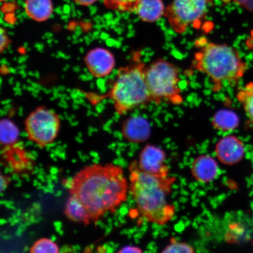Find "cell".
Here are the masks:
<instances>
[{"mask_svg": "<svg viewBox=\"0 0 253 253\" xmlns=\"http://www.w3.org/2000/svg\"><path fill=\"white\" fill-rule=\"evenodd\" d=\"M129 188L123 167L94 164L77 173L69 191L82 202L92 222H96L107 211L116 213L117 208L128 200Z\"/></svg>", "mask_w": 253, "mask_h": 253, "instance_id": "obj_1", "label": "cell"}, {"mask_svg": "<svg viewBox=\"0 0 253 253\" xmlns=\"http://www.w3.org/2000/svg\"><path fill=\"white\" fill-rule=\"evenodd\" d=\"M129 195L142 218L147 222L160 226L169 223L176 213L175 206L169 199L175 177L145 172L135 161L129 166Z\"/></svg>", "mask_w": 253, "mask_h": 253, "instance_id": "obj_2", "label": "cell"}, {"mask_svg": "<svg viewBox=\"0 0 253 253\" xmlns=\"http://www.w3.org/2000/svg\"><path fill=\"white\" fill-rule=\"evenodd\" d=\"M196 43L199 50L195 55L194 67L211 79L214 91H219L224 84H236L244 76L248 65L235 47L204 39L197 40Z\"/></svg>", "mask_w": 253, "mask_h": 253, "instance_id": "obj_3", "label": "cell"}, {"mask_svg": "<svg viewBox=\"0 0 253 253\" xmlns=\"http://www.w3.org/2000/svg\"><path fill=\"white\" fill-rule=\"evenodd\" d=\"M132 56L131 62L119 68L115 81L107 94L120 116L152 102L145 78L147 66L142 61L140 52H135Z\"/></svg>", "mask_w": 253, "mask_h": 253, "instance_id": "obj_4", "label": "cell"}, {"mask_svg": "<svg viewBox=\"0 0 253 253\" xmlns=\"http://www.w3.org/2000/svg\"><path fill=\"white\" fill-rule=\"evenodd\" d=\"M145 78L152 102L175 105L183 103L179 70L172 63L158 59L146 66Z\"/></svg>", "mask_w": 253, "mask_h": 253, "instance_id": "obj_5", "label": "cell"}, {"mask_svg": "<svg viewBox=\"0 0 253 253\" xmlns=\"http://www.w3.org/2000/svg\"><path fill=\"white\" fill-rule=\"evenodd\" d=\"M61 126V118L55 111L40 106L32 112L25 121V129L30 140L43 148L54 142Z\"/></svg>", "mask_w": 253, "mask_h": 253, "instance_id": "obj_6", "label": "cell"}, {"mask_svg": "<svg viewBox=\"0 0 253 253\" xmlns=\"http://www.w3.org/2000/svg\"><path fill=\"white\" fill-rule=\"evenodd\" d=\"M211 2V0H173L164 15L176 33L183 34L189 27L200 23Z\"/></svg>", "mask_w": 253, "mask_h": 253, "instance_id": "obj_7", "label": "cell"}, {"mask_svg": "<svg viewBox=\"0 0 253 253\" xmlns=\"http://www.w3.org/2000/svg\"><path fill=\"white\" fill-rule=\"evenodd\" d=\"M221 230L224 241L229 243L249 241L252 235L251 220L248 215L234 211L221 220Z\"/></svg>", "mask_w": 253, "mask_h": 253, "instance_id": "obj_8", "label": "cell"}, {"mask_svg": "<svg viewBox=\"0 0 253 253\" xmlns=\"http://www.w3.org/2000/svg\"><path fill=\"white\" fill-rule=\"evenodd\" d=\"M84 62L88 72L96 78L108 77L116 66V59L109 49L97 47L87 53Z\"/></svg>", "mask_w": 253, "mask_h": 253, "instance_id": "obj_9", "label": "cell"}, {"mask_svg": "<svg viewBox=\"0 0 253 253\" xmlns=\"http://www.w3.org/2000/svg\"><path fill=\"white\" fill-rule=\"evenodd\" d=\"M137 163L139 168L145 172L159 176L170 175L165 151L156 145H147L142 150Z\"/></svg>", "mask_w": 253, "mask_h": 253, "instance_id": "obj_10", "label": "cell"}, {"mask_svg": "<svg viewBox=\"0 0 253 253\" xmlns=\"http://www.w3.org/2000/svg\"><path fill=\"white\" fill-rule=\"evenodd\" d=\"M215 153L218 160L224 165H235L244 158L245 145L237 136L226 135L217 142Z\"/></svg>", "mask_w": 253, "mask_h": 253, "instance_id": "obj_11", "label": "cell"}, {"mask_svg": "<svg viewBox=\"0 0 253 253\" xmlns=\"http://www.w3.org/2000/svg\"><path fill=\"white\" fill-rule=\"evenodd\" d=\"M149 123L141 116H132L126 119L122 126V136L132 143L144 142L150 137Z\"/></svg>", "mask_w": 253, "mask_h": 253, "instance_id": "obj_12", "label": "cell"}, {"mask_svg": "<svg viewBox=\"0 0 253 253\" xmlns=\"http://www.w3.org/2000/svg\"><path fill=\"white\" fill-rule=\"evenodd\" d=\"M191 172L197 181L210 183L216 179L219 174V167L213 157L208 155H202L193 161Z\"/></svg>", "mask_w": 253, "mask_h": 253, "instance_id": "obj_13", "label": "cell"}, {"mask_svg": "<svg viewBox=\"0 0 253 253\" xmlns=\"http://www.w3.org/2000/svg\"><path fill=\"white\" fill-rule=\"evenodd\" d=\"M166 8L162 0H138L133 12L141 21L153 23L164 15Z\"/></svg>", "mask_w": 253, "mask_h": 253, "instance_id": "obj_14", "label": "cell"}, {"mask_svg": "<svg viewBox=\"0 0 253 253\" xmlns=\"http://www.w3.org/2000/svg\"><path fill=\"white\" fill-rule=\"evenodd\" d=\"M25 10L32 20L37 22L47 21L51 17L53 4L51 0H26Z\"/></svg>", "mask_w": 253, "mask_h": 253, "instance_id": "obj_15", "label": "cell"}, {"mask_svg": "<svg viewBox=\"0 0 253 253\" xmlns=\"http://www.w3.org/2000/svg\"><path fill=\"white\" fill-rule=\"evenodd\" d=\"M65 213L69 220L75 222L84 223L86 226L92 222L86 207L78 198L73 195L66 202Z\"/></svg>", "mask_w": 253, "mask_h": 253, "instance_id": "obj_16", "label": "cell"}, {"mask_svg": "<svg viewBox=\"0 0 253 253\" xmlns=\"http://www.w3.org/2000/svg\"><path fill=\"white\" fill-rule=\"evenodd\" d=\"M211 123L215 129L223 132H229L238 127L239 116L233 111L221 109L214 114Z\"/></svg>", "mask_w": 253, "mask_h": 253, "instance_id": "obj_17", "label": "cell"}, {"mask_svg": "<svg viewBox=\"0 0 253 253\" xmlns=\"http://www.w3.org/2000/svg\"><path fill=\"white\" fill-rule=\"evenodd\" d=\"M20 131L11 120L4 119L0 123V140L2 145L11 146L17 142Z\"/></svg>", "mask_w": 253, "mask_h": 253, "instance_id": "obj_18", "label": "cell"}, {"mask_svg": "<svg viewBox=\"0 0 253 253\" xmlns=\"http://www.w3.org/2000/svg\"><path fill=\"white\" fill-rule=\"evenodd\" d=\"M237 99L242 104L247 118L253 127V82L246 84L239 91Z\"/></svg>", "mask_w": 253, "mask_h": 253, "instance_id": "obj_19", "label": "cell"}, {"mask_svg": "<svg viewBox=\"0 0 253 253\" xmlns=\"http://www.w3.org/2000/svg\"><path fill=\"white\" fill-rule=\"evenodd\" d=\"M138 0H104L107 8L119 12H133Z\"/></svg>", "mask_w": 253, "mask_h": 253, "instance_id": "obj_20", "label": "cell"}, {"mask_svg": "<svg viewBox=\"0 0 253 253\" xmlns=\"http://www.w3.org/2000/svg\"><path fill=\"white\" fill-rule=\"evenodd\" d=\"M30 252L34 253H58L59 248L51 239H41L34 243L30 249Z\"/></svg>", "mask_w": 253, "mask_h": 253, "instance_id": "obj_21", "label": "cell"}, {"mask_svg": "<svg viewBox=\"0 0 253 253\" xmlns=\"http://www.w3.org/2000/svg\"><path fill=\"white\" fill-rule=\"evenodd\" d=\"M163 253H195L194 247L183 242L178 241L176 239L170 240L169 244L163 250Z\"/></svg>", "mask_w": 253, "mask_h": 253, "instance_id": "obj_22", "label": "cell"}, {"mask_svg": "<svg viewBox=\"0 0 253 253\" xmlns=\"http://www.w3.org/2000/svg\"><path fill=\"white\" fill-rule=\"evenodd\" d=\"M0 36H1V44H0V50H1V52L2 53L6 49H7L9 45V44L11 43L10 39H9V37L8 35L6 32L4 28H1V31H0Z\"/></svg>", "mask_w": 253, "mask_h": 253, "instance_id": "obj_23", "label": "cell"}, {"mask_svg": "<svg viewBox=\"0 0 253 253\" xmlns=\"http://www.w3.org/2000/svg\"><path fill=\"white\" fill-rule=\"evenodd\" d=\"M11 178L8 176H4L1 174V192L5 191L11 181Z\"/></svg>", "mask_w": 253, "mask_h": 253, "instance_id": "obj_24", "label": "cell"}, {"mask_svg": "<svg viewBox=\"0 0 253 253\" xmlns=\"http://www.w3.org/2000/svg\"><path fill=\"white\" fill-rule=\"evenodd\" d=\"M142 251L140 248L137 247L128 246L125 247L122 249L120 250L118 253H141Z\"/></svg>", "mask_w": 253, "mask_h": 253, "instance_id": "obj_25", "label": "cell"}, {"mask_svg": "<svg viewBox=\"0 0 253 253\" xmlns=\"http://www.w3.org/2000/svg\"><path fill=\"white\" fill-rule=\"evenodd\" d=\"M74 1L79 5L90 6L94 4L98 0H74Z\"/></svg>", "mask_w": 253, "mask_h": 253, "instance_id": "obj_26", "label": "cell"}, {"mask_svg": "<svg viewBox=\"0 0 253 253\" xmlns=\"http://www.w3.org/2000/svg\"><path fill=\"white\" fill-rule=\"evenodd\" d=\"M73 179H74V178H71V177H69V178L63 180L62 181V185L64 186L65 188L69 189L71 188Z\"/></svg>", "mask_w": 253, "mask_h": 253, "instance_id": "obj_27", "label": "cell"}, {"mask_svg": "<svg viewBox=\"0 0 253 253\" xmlns=\"http://www.w3.org/2000/svg\"><path fill=\"white\" fill-rule=\"evenodd\" d=\"M60 252L61 253H74V251H73L72 246H70L69 245H64L61 248Z\"/></svg>", "mask_w": 253, "mask_h": 253, "instance_id": "obj_28", "label": "cell"}, {"mask_svg": "<svg viewBox=\"0 0 253 253\" xmlns=\"http://www.w3.org/2000/svg\"><path fill=\"white\" fill-rule=\"evenodd\" d=\"M53 225H54L55 227V230L57 232H59L60 230L62 229V223L61 221H55L54 223H53Z\"/></svg>", "mask_w": 253, "mask_h": 253, "instance_id": "obj_29", "label": "cell"}, {"mask_svg": "<svg viewBox=\"0 0 253 253\" xmlns=\"http://www.w3.org/2000/svg\"><path fill=\"white\" fill-rule=\"evenodd\" d=\"M97 252L100 253H107L106 247L104 245L98 247Z\"/></svg>", "mask_w": 253, "mask_h": 253, "instance_id": "obj_30", "label": "cell"}, {"mask_svg": "<svg viewBox=\"0 0 253 253\" xmlns=\"http://www.w3.org/2000/svg\"><path fill=\"white\" fill-rule=\"evenodd\" d=\"M94 246L93 245H91L86 247V248L84 250V252L85 253H91L93 251Z\"/></svg>", "mask_w": 253, "mask_h": 253, "instance_id": "obj_31", "label": "cell"}, {"mask_svg": "<svg viewBox=\"0 0 253 253\" xmlns=\"http://www.w3.org/2000/svg\"><path fill=\"white\" fill-rule=\"evenodd\" d=\"M95 223V224H96V225L97 226H99V227H101V228L102 229H103V228H106V226L105 225V224H104L102 221L100 220H98L96 221V222H94Z\"/></svg>", "mask_w": 253, "mask_h": 253, "instance_id": "obj_32", "label": "cell"}, {"mask_svg": "<svg viewBox=\"0 0 253 253\" xmlns=\"http://www.w3.org/2000/svg\"><path fill=\"white\" fill-rule=\"evenodd\" d=\"M59 172V169L57 168L52 167L50 169V174H53V175H56Z\"/></svg>", "mask_w": 253, "mask_h": 253, "instance_id": "obj_33", "label": "cell"}, {"mask_svg": "<svg viewBox=\"0 0 253 253\" xmlns=\"http://www.w3.org/2000/svg\"><path fill=\"white\" fill-rule=\"evenodd\" d=\"M12 179L15 180V181H21L20 179L19 178V176L17 173H13L12 175Z\"/></svg>", "mask_w": 253, "mask_h": 253, "instance_id": "obj_34", "label": "cell"}, {"mask_svg": "<svg viewBox=\"0 0 253 253\" xmlns=\"http://www.w3.org/2000/svg\"><path fill=\"white\" fill-rule=\"evenodd\" d=\"M90 155L91 157L94 158L99 157V155L96 151H91L90 153Z\"/></svg>", "mask_w": 253, "mask_h": 253, "instance_id": "obj_35", "label": "cell"}, {"mask_svg": "<svg viewBox=\"0 0 253 253\" xmlns=\"http://www.w3.org/2000/svg\"><path fill=\"white\" fill-rule=\"evenodd\" d=\"M59 157L60 158H61L62 159H63V160H66V153H65V151L62 152L61 154L59 155Z\"/></svg>", "mask_w": 253, "mask_h": 253, "instance_id": "obj_36", "label": "cell"}, {"mask_svg": "<svg viewBox=\"0 0 253 253\" xmlns=\"http://www.w3.org/2000/svg\"><path fill=\"white\" fill-rule=\"evenodd\" d=\"M33 184L35 186H37V187H38V186L42 185H41V183H40L39 181H38L37 180H36V179L34 180Z\"/></svg>", "mask_w": 253, "mask_h": 253, "instance_id": "obj_37", "label": "cell"}, {"mask_svg": "<svg viewBox=\"0 0 253 253\" xmlns=\"http://www.w3.org/2000/svg\"><path fill=\"white\" fill-rule=\"evenodd\" d=\"M99 161H100L99 157L94 158V159H93V162L94 163V164H99Z\"/></svg>", "mask_w": 253, "mask_h": 253, "instance_id": "obj_38", "label": "cell"}, {"mask_svg": "<svg viewBox=\"0 0 253 253\" xmlns=\"http://www.w3.org/2000/svg\"><path fill=\"white\" fill-rule=\"evenodd\" d=\"M23 178L27 180V181H30L29 176H28V174L24 173V175H22Z\"/></svg>", "mask_w": 253, "mask_h": 253, "instance_id": "obj_39", "label": "cell"}, {"mask_svg": "<svg viewBox=\"0 0 253 253\" xmlns=\"http://www.w3.org/2000/svg\"><path fill=\"white\" fill-rule=\"evenodd\" d=\"M7 223V220H5L4 219H1V220H0V224H1V225H4V224H6Z\"/></svg>", "mask_w": 253, "mask_h": 253, "instance_id": "obj_40", "label": "cell"}, {"mask_svg": "<svg viewBox=\"0 0 253 253\" xmlns=\"http://www.w3.org/2000/svg\"><path fill=\"white\" fill-rule=\"evenodd\" d=\"M61 195H62V192L60 191H58V192H57L56 193V194H55V196L56 197H59L60 196H61Z\"/></svg>", "mask_w": 253, "mask_h": 253, "instance_id": "obj_41", "label": "cell"}, {"mask_svg": "<svg viewBox=\"0 0 253 253\" xmlns=\"http://www.w3.org/2000/svg\"><path fill=\"white\" fill-rule=\"evenodd\" d=\"M56 239H57L55 235H52L51 236V240H52V241L55 242L56 240Z\"/></svg>", "mask_w": 253, "mask_h": 253, "instance_id": "obj_42", "label": "cell"}, {"mask_svg": "<svg viewBox=\"0 0 253 253\" xmlns=\"http://www.w3.org/2000/svg\"><path fill=\"white\" fill-rule=\"evenodd\" d=\"M31 153H33V154L34 155V156L35 157H38V153H37L36 151H31Z\"/></svg>", "mask_w": 253, "mask_h": 253, "instance_id": "obj_43", "label": "cell"}, {"mask_svg": "<svg viewBox=\"0 0 253 253\" xmlns=\"http://www.w3.org/2000/svg\"><path fill=\"white\" fill-rule=\"evenodd\" d=\"M24 197L26 198H30L31 197V196L30 195L28 194H24Z\"/></svg>", "mask_w": 253, "mask_h": 253, "instance_id": "obj_44", "label": "cell"}, {"mask_svg": "<svg viewBox=\"0 0 253 253\" xmlns=\"http://www.w3.org/2000/svg\"><path fill=\"white\" fill-rule=\"evenodd\" d=\"M58 233L60 235L62 236L63 235V231L61 229V230L59 231Z\"/></svg>", "mask_w": 253, "mask_h": 253, "instance_id": "obj_45", "label": "cell"}, {"mask_svg": "<svg viewBox=\"0 0 253 253\" xmlns=\"http://www.w3.org/2000/svg\"><path fill=\"white\" fill-rule=\"evenodd\" d=\"M76 248H77V251H81V247L78 245L76 246Z\"/></svg>", "mask_w": 253, "mask_h": 253, "instance_id": "obj_46", "label": "cell"}, {"mask_svg": "<svg viewBox=\"0 0 253 253\" xmlns=\"http://www.w3.org/2000/svg\"><path fill=\"white\" fill-rule=\"evenodd\" d=\"M21 211L20 210V211H18V212H17V216H20V215H21Z\"/></svg>", "mask_w": 253, "mask_h": 253, "instance_id": "obj_47", "label": "cell"}, {"mask_svg": "<svg viewBox=\"0 0 253 253\" xmlns=\"http://www.w3.org/2000/svg\"><path fill=\"white\" fill-rule=\"evenodd\" d=\"M21 186V182L18 183V185H15L16 187H20Z\"/></svg>", "mask_w": 253, "mask_h": 253, "instance_id": "obj_48", "label": "cell"}, {"mask_svg": "<svg viewBox=\"0 0 253 253\" xmlns=\"http://www.w3.org/2000/svg\"><path fill=\"white\" fill-rule=\"evenodd\" d=\"M27 251H28V249L27 247H25L24 252H27Z\"/></svg>", "mask_w": 253, "mask_h": 253, "instance_id": "obj_49", "label": "cell"}, {"mask_svg": "<svg viewBox=\"0 0 253 253\" xmlns=\"http://www.w3.org/2000/svg\"><path fill=\"white\" fill-rule=\"evenodd\" d=\"M77 160H75V159H74V160H72V162H73V163H77Z\"/></svg>", "mask_w": 253, "mask_h": 253, "instance_id": "obj_50", "label": "cell"}, {"mask_svg": "<svg viewBox=\"0 0 253 253\" xmlns=\"http://www.w3.org/2000/svg\"><path fill=\"white\" fill-rule=\"evenodd\" d=\"M108 220H109V222L110 223L111 220H112V219H111V218H108Z\"/></svg>", "mask_w": 253, "mask_h": 253, "instance_id": "obj_51", "label": "cell"}, {"mask_svg": "<svg viewBox=\"0 0 253 253\" xmlns=\"http://www.w3.org/2000/svg\"><path fill=\"white\" fill-rule=\"evenodd\" d=\"M1 1H5V0H1Z\"/></svg>", "mask_w": 253, "mask_h": 253, "instance_id": "obj_52", "label": "cell"}]
</instances>
